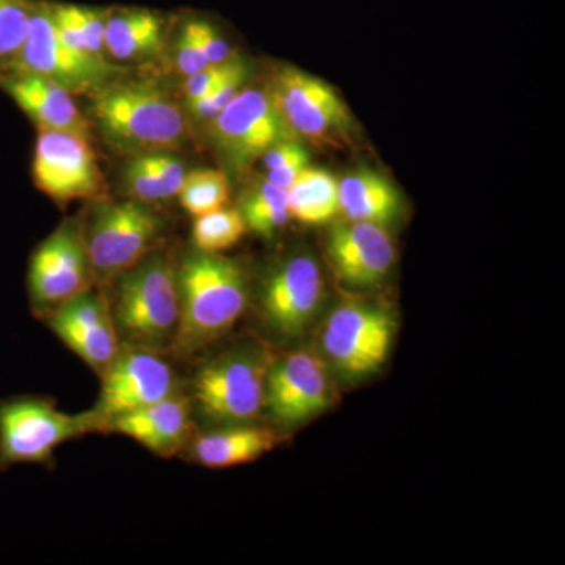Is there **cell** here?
I'll return each mask as SVG.
<instances>
[{
  "instance_id": "cell-5",
  "label": "cell",
  "mask_w": 565,
  "mask_h": 565,
  "mask_svg": "<svg viewBox=\"0 0 565 565\" xmlns=\"http://www.w3.org/2000/svg\"><path fill=\"white\" fill-rule=\"evenodd\" d=\"M0 73L31 74L70 93H85L102 87L114 68L66 46L55 31L50 2L36 0L24 43Z\"/></svg>"
},
{
  "instance_id": "cell-17",
  "label": "cell",
  "mask_w": 565,
  "mask_h": 565,
  "mask_svg": "<svg viewBox=\"0 0 565 565\" xmlns=\"http://www.w3.org/2000/svg\"><path fill=\"white\" fill-rule=\"evenodd\" d=\"M329 255L341 280L370 288L392 270L393 241L385 226L375 223H338L330 232Z\"/></svg>"
},
{
  "instance_id": "cell-31",
  "label": "cell",
  "mask_w": 565,
  "mask_h": 565,
  "mask_svg": "<svg viewBox=\"0 0 565 565\" xmlns=\"http://www.w3.org/2000/svg\"><path fill=\"white\" fill-rule=\"evenodd\" d=\"M177 68L180 71L182 76L189 77L192 74L199 73L210 66L211 63L204 57L202 50H200L199 43H196L195 36L191 29H189L188 22L180 33V39L177 43Z\"/></svg>"
},
{
  "instance_id": "cell-18",
  "label": "cell",
  "mask_w": 565,
  "mask_h": 565,
  "mask_svg": "<svg viewBox=\"0 0 565 565\" xmlns=\"http://www.w3.org/2000/svg\"><path fill=\"white\" fill-rule=\"evenodd\" d=\"M0 88L13 99L39 129L87 137L90 125L68 90L31 74L0 73Z\"/></svg>"
},
{
  "instance_id": "cell-20",
  "label": "cell",
  "mask_w": 565,
  "mask_h": 565,
  "mask_svg": "<svg viewBox=\"0 0 565 565\" xmlns=\"http://www.w3.org/2000/svg\"><path fill=\"white\" fill-rule=\"evenodd\" d=\"M340 211L351 222H370L386 226L403 211L399 192L382 174L362 170L348 174L338 184Z\"/></svg>"
},
{
  "instance_id": "cell-3",
  "label": "cell",
  "mask_w": 565,
  "mask_h": 565,
  "mask_svg": "<svg viewBox=\"0 0 565 565\" xmlns=\"http://www.w3.org/2000/svg\"><path fill=\"white\" fill-rule=\"evenodd\" d=\"M93 118L115 143L132 150H178L188 139V121L178 104L148 85H118L93 104Z\"/></svg>"
},
{
  "instance_id": "cell-29",
  "label": "cell",
  "mask_w": 565,
  "mask_h": 565,
  "mask_svg": "<svg viewBox=\"0 0 565 565\" xmlns=\"http://www.w3.org/2000/svg\"><path fill=\"white\" fill-rule=\"evenodd\" d=\"M245 79H247V66L244 62L233 58L228 73L210 93L196 102L188 103L192 114L200 120H214L244 90Z\"/></svg>"
},
{
  "instance_id": "cell-27",
  "label": "cell",
  "mask_w": 565,
  "mask_h": 565,
  "mask_svg": "<svg viewBox=\"0 0 565 565\" xmlns=\"http://www.w3.org/2000/svg\"><path fill=\"white\" fill-rule=\"evenodd\" d=\"M247 232L243 214L236 210H218L200 215L193 223V243L200 252L217 253L239 243Z\"/></svg>"
},
{
  "instance_id": "cell-15",
  "label": "cell",
  "mask_w": 565,
  "mask_h": 565,
  "mask_svg": "<svg viewBox=\"0 0 565 565\" xmlns=\"http://www.w3.org/2000/svg\"><path fill=\"white\" fill-rule=\"evenodd\" d=\"M322 297L323 281L318 264L310 256H294L278 267L264 286V319L281 337H299L313 322Z\"/></svg>"
},
{
  "instance_id": "cell-21",
  "label": "cell",
  "mask_w": 565,
  "mask_h": 565,
  "mask_svg": "<svg viewBox=\"0 0 565 565\" xmlns=\"http://www.w3.org/2000/svg\"><path fill=\"white\" fill-rule=\"evenodd\" d=\"M163 21L150 10L107 11L104 47L115 61H139L161 51Z\"/></svg>"
},
{
  "instance_id": "cell-28",
  "label": "cell",
  "mask_w": 565,
  "mask_h": 565,
  "mask_svg": "<svg viewBox=\"0 0 565 565\" xmlns=\"http://www.w3.org/2000/svg\"><path fill=\"white\" fill-rule=\"evenodd\" d=\"M36 0H0V70L21 50Z\"/></svg>"
},
{
  "instance_id": "cell-1",
  "label": "cell",
  "mask_w": 565,
  "mask_h": 565,
  "mask_svg": "<svg viewBox=\"0 0 565 565\" xmlns=\"http://www.w3.org/2000/svg\"><path fill=\"white\" fill-rule=\"evenodd\" d=\"M180 327L170 351L189 355L228 332L247 307V280L236 263L202 252L177 274Z\"/></svg>"
},
{
  "instance_id": "cell-25",
  "label": "cell",
  "mask_w": 565,
  "mask_h": 565,
  "mask_svg": "<svg viewBox=\"0 0 565 565\" xmlns=\"http://www.w3.org/2000/svg\"><path fill=\"white\" fill-rule=\"evenodd\" d=\"M241 214L245 225L253 233L273 236L291 218L288 192L266 180L244 196Z\"/></svg>"
},
{
  "instance_id": "cell-22",
  "label": "cell",
  "mask_w": 565,
  "mask_h": 565,
  "mask_svg": "<svg viewBox=\"0 0 565 565\" xmlns=\"http://www.w3.org/2000/svg\"><path fill=\"white\" fill-rule=\"evenodd\" d=\"M273 433L258 427H228L203 435L193 445V457L207 468L252 462L274 449Z\"/></svg>"
},
{
  "instance_id": "cell-14",
  "label": "cell",
  "mask_w": 565,
  "mask_h": 565,
  "mask_svg": "<svg viewBox=\"0 0 565 565\" xmlns=\"http://www.w3.org/2000/svg\"><path fill=\"white\" fill-rule=\"evenodd\" d=\"M332 401L326 364L313 352L299 351L270 364L264 407L274 422L292 427L322 414Z\"/></svg>"
},
{
  "instance_id": "cell-26",
  "label": "cell",
  "mask_w": 565,
  "mask_h": 565,
  "mask_svg": "<svg viewBox=\"0 0 565 565\" xmlns=\"http://www.w3.org/2000/svg\"><path fill=\"white\" fill-rule=\"evenodd\" d=\"M178 196L193 217L222 210L230 199L228 177L221 170H193L185 173Z\"/></svg>"
},
{
  "instance_id": "cell-8",
  "label": "cell",
  "mask_w": 565,
  "mask_h": 565,
  "mask_svg": "<svg viewBox=\"0 0 565 565\" xmlns=\"http://www.w3.org/2000/svg\"><path fill=\"white\" fill-rule=\"evenodd\" d=\"M393 337L392 315L373 305L348 302L327 319L322 344L334 366L356 379L381 370Z\"/></svg>"
},
{
  "instance_id": "cell-7",
  "label": "cell",
  "mask_w": 565,
  "mask_h": 565,
  "mask_svg": "<svg viewBox=\"0 0 565 565\" xmlns=\"http://www.w3.org/2000/svg\"><path fill=\"white\" fill-rule=\"evenodd\" d=\"M270 364L259 352H234L207 363L193 381V399L214 423L250 422L264 407Z\"/></svg>"
},
{
  "instance_id": "cell-9",
  "label": "cell",
  "mask_w": 565,
  "mask_h": 565,
  "mask_svg": "<svg viewBox=\"0 0 565 565\" xmlns=\"http://www.w3.org/2000/svg\"><path fill=\"white\" fill-rule=\"evenodd\" d=\"M172 366L158 352L147 349H126L118 352L103 373L102 393L92 414L98 433L107 424L174 394Z\"/></svg>"
},
{
  "instance_id": "cell-6",
  "label": "cell",
  "mask_w": 565,
  "mask_h": 565,
  "mask_svg": "<svg viewBox=\"0 0 565 565\" xmlns=\"http://www.w3.org/2000/svg\"><path fill=\"white\" fill-rule=\"evenodd\" d=\"M159 232V218L137 200L99 204L84 233L93 274L120 277L145 258Z\"/></svg>"
},
{
  "instance_id": "cell-12",
  "label": "cell",
  "mask_w": 565,
  "mask_h": 565,
  "mask_svg": "<svg viewBox=\"0 0 565 565\" xmlns=\"http://www.w3.org/2000/svg\"><path fill=\"white\" fill-rule=\"evenodd\" d=\"M215 145L234 169H245L296 132L282 120L269 93L244 88L211 121Z\"/></svg>"
},
{
  "instance_id": "cell-11",
  "label": "cell",
  "mask_w": 565,
  "mask_h": 565,
  "mask_svg": "<svg viewBox=\"0 0 565 565\" xmlns=\"http://www.w3.org/2000/svg\"><path fill=\"white\" fill-rule=\"evenodd\" d=\"M93 275L84 234L65 223L40 244L29 263L33 310L47 318L68 300L92 289Z\"/></svg>"
},
{
  "instance_id": "cell-2",
  "label": "cell",
  "mask_w": 565,
  "mask_h": 565,
  "mask_svg": "<svg viewBox=\"0 0 565 565\" xmlns=\"http://www.w3.org/2000/svg\"><path fill=\"white\" fill-rule=\"evenodd\" d=\"M110 313L118 338L131 348L166 352L180 327V291L173 267L151 256L120 275Z\"/></svg>"
},
{
  "instance_id": "cell-23",
  "label": "cell",
  "mask_w": 565,
  "mask_h": 565,
  "mask_svg": "<svg viewBox=\"0 0 565 565\" xmlns=\"http://www.w3.org/2000/svg\"><path fill=\"white\" fill-rule=\"evenodd\" d=\"M185 173L184 166L177 158L154 151L129 162L122 181L134 200L154 203L177 196Z\"/></svg>"
},
{
  "instance_id": "cell-16",
  "label": "cell",
  "mask_w": 565,
  "mask_h": 565,
  "mask_svg": "<svg viewBox=\"0 0 565 565\" xmlns=\"http://www.w3.org/2000/svg\"><path fill=\"white\" fill-rule=\"evenodd\" d=\"M51 329L96 373H104L120 352L110 307L88 289L47 316Z\"/></svg>"
},
{
  "instance_id": "cell-24",
  "label": "cell",
  "mask_w": 565,
  "mask_h": 565,
  "mask_svg": "<svg viewBox=\"0 0 565 565\" xmlns=\"http://www.w3.org/2000/svg\"><path fill=\"white\" fill-rule=\"evenodd\" d=\"M288 210L291 217L307 225L332 221L340 211L337 180L326 170L307 167L289 188Z\"/></svg>"
},
{
  "instance_id": "cell-32",
  "label": "cell",
  "mask_w": 565,
  "mask_h": 565,
  "mask_svg": "<svg viewBox=\"0 0 565 565\" xmlns=\"http://www.w3.org/2000/svg\"><path fill=\"white\" fill-rule=\"evenodd\" d=\"M232 62L233 58H230V61L206 66V68L199 71V73L185 77L184 95L188 103L196 102V99L210 93L222 81V77L228 73Z\"/></svg>"
},
{
  "instance_id": "cell-30",
  "label": "cell",
  "mask_w": 565,
  "mask_h": 565,
  "mask_svg": "<svg viewBox=\"0 0 565 565\" xmlns=\"http://www.w3.org/2000/svg\"><path fill=\"white\" fill-rule=\"evenodd\" d=\"M189 29H191L200 50H202L204 57L211 65H217L230 61L232 57V47L223 39L222 33L215 28L212 22L196 18V20L188 21Z\"/></svg>"
},
{
  "instance_id": "cell-10",
  "label": "cell",
  "mask_w": 565,
  "mask_h": 565,
  "mask_svg": "<svg viewBox=\"0 0 565 565\" xmlns=\"http://www.w3.org/2000/svg\"><path fill=\"white\" fill-rule=\"evenodd\" d=\"M36 189L55 202L102 199L106 182L87 137L40 129L33 154Z\"/></svg>"
},
{
  "instance_id": "cell-13",
  "label": "cell",
  "mask_w": 565,
  "mask_h": 565,
  "mask_svg": "<svg viewBox=\"0 0 565 565\" xmlns=\"http://www.w3.org/2000/svg\"><path fill=\"white\" fill-rule=\"evenodd\" d=\"M269 96L289 128L308 139H333L351 128V114L338 93L292 66L278 71Z\"/></svg>"
},
{
  "instance_id": "cell-33",
  "label": "cell",
  "mask_w": 565,
  "mask_h": 565,
  "mask_svg": "<svg viewBox=\"0 0 565 565\" xmlns=\"http://www.w3.org/2000/svg\"><path fill=\"white\" fill-rule=\"evenodd\" d=\"M308 161H310L308 152H300L296 158L289 159L288 162L281 163L273 170H267L266 180L288 192L297 178L300 177V173L303 172V169H307Z\"/></svg>"
},
{
  "instance_id": "cell-19",
  "label": "cell",
  "mask_w": 565,
  "mask_h": 565,
  "mask_svg": "<svg viewBox=\"0 0 565 565\" xmlns=\"http://www.w3.org/2000/svg\"><path fill=\"white\" fill-rule=\"evenodd\" d=\"M191 401L172 394L107 424L106 433L126 435L154 455L170 457L180 452L191 437Z\"/></svg>"
},
{
  "instance_id": "cell-4",
  "label": "cell",
  "mask_w": 565,
  "mask_h": 565,
  "mask_svg": "<svg viewBox=\"0 0 565 565\" xmlns=\"http://www.w3.org/2000/svg\"><path fill=\"white\" fill-rule=\"evenodd\" d=\"M98 433L92 412L66 415L41 397L0 401V473L20 463H44L71 438Z\"/></svg>"
}]
</instances>
